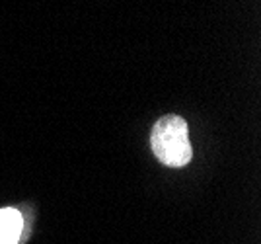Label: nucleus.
I'll return each mask as SVG.
<instances>
[{
	"label": "nucleus",
	"instance_id": "1",
	"mask_svg": "<svg viewBox=\"0 0 261 244\" xmlns=\"http://www.w3.org/2000/svg\"><path fill=\"white\" fill-rule=\"evenodd\" d=\"M150 144H152L156 158L166 166H185L193 156L187 121L174 113L164 115L154 123Z\"/></svg>",
	"mask_w": 261,
	"mask_h": 244
},
{
	"label": "nucleus",
	"instance_id": "2",
	"mask_svg": "<svg viewBox=\"0 0 261 244\" xmlns=\"http://www.w3.org/2000/svg\"><path fill=\"white\" fill-rule=\"evenodd\" d=\"M22 215L16 209H0V244H16L22 233Z\"/></svg>",
	"mask_w": 261,
	"mask_h": 244
}]
</instances>
